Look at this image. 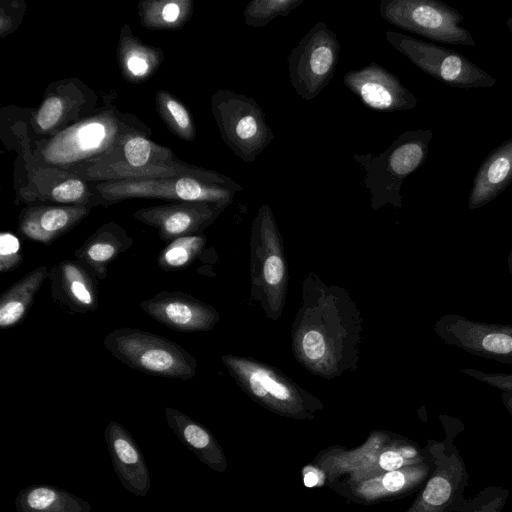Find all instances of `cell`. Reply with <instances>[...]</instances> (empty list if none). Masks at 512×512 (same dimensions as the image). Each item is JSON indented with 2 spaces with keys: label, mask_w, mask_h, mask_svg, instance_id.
<instances>
[{
  "label": "cell",
  "mask_w": 512,
  "mask_h": 512,
  "mask_svg": "<svg viewBox=\"0 0 512 512\" xmlns=\"http://www.w3.org/2000/svg\"><path fill=\"white\" fill-rule=\"evenodd\" d=\"M432 138L431 129L408 130L398 135L378 156L371 153L354 155L364 172L363 183L369 190L372 209L386 204L401 206L402 184L426 161Z\"/></svg>",
  "instance_id": "6da1fadb"
},
{
  "label": "cell",
  "mask_w": 512,
  "mask_h": 512,
  "mask_svg": "<svg viewBox=\"0 0 512 512\" xmlns=\"http://www.w3.org/2000/svg\"><path fill=\"white\" fill-rule=\"evenodd\" d=\"M113 112H103L68 127L49 139L38 152L40 160L60 169L99 161H114L131 133Z\"/></svg>",
  "instance_id": "7a4b0ae2"
},
{
  "label": "cell",
  "mask_w": 512,
  "mask_h": 512,
  "mask_svg": "<svg viewBox=\"0 0 512 512\" xmlns=\"http://www.w3.org/2000/svg\"><path fill=\"white\" fill-rule=\"evenodd\" d=\"M104 347L126 366L158 377L188 380L196 375V359L162 336L122 327L109 332Z\"/></svg>",
  "instance_id": "3957f363"
},
{
  "label": "cell",
  "mask_w": 512,
  "mask_h": 512,
  "mask_svg": "<svg viewBox=\"0 0 512 512\" xmlns=\"http://www.w3.org/2000/svg\"><path fill=\"white\" fill-rule=\"evenodd\" d=\"M95 189L104 203L131 198H153L174 202H207L226 208L244 188L232 178L210 181L193 176L107 181Z\"/></svg>",
  "instance_id": "277c9868"
},
{
  "label": "cell",
  "mask_w": 512,
  "mask_h": 512,
  "mask_svg": "<svg viewBox=\"0 0 512 512\" xmlns=\"http://www.w3.org/2000/svg\"><path fill=\"white\" fill-rule=\"evenodd\" d=\"M211 110L225 144L244 162H253L274 139L265 114L254 98L221 89Z\"/></svg>",
  "instance_id": "5b68a950"
},
{
  "label": "cell",
  "mask_w": 512,
  "mask_h": 512,
  "mask_svg": "<svg viewBox=\"0 0 512 512\" xmlns=\"http://www.w3.org/2000/svg\"><path fill=\"white\" fill-rule=\"evenodd\" d=\"M381 17L407 32L429 40L462 46H476L472 34L460 24L463 15L439 0H381Z\"/></svg>",
  "instance_id": "8992f818"
},
{
  "label": "cell",
  "mask_w": 512,
  "mask_h": 512,
  "mask_svg": "<svg viewBox=\"0 0 512 512\" xmlns=\"http://www.w3.org/2000/svg\"><path fill=\"white\" fill-rule=\"evenodd\" d=\"M387 42L424 73L447 86L460 89L489 88L495 77L459 52L413 38L396 31H386Z\"/></svg>",
  "instance_id": "52a82bcc"
},
{
  "label": "cell",
  "mask_w": 512,
  "mask_h": 512,
  "mask_svg": "<svg viewBox=\"0 0 512 512\" xmlns=\"http://www.w3.org/2000/svg\"><path fill=\"white\" fill-rule=\"evenodd\" d=\"M340 43L325 22H317L288 56L290 82L303 100L316 98L331 81L339 60Z\"/></svg>",
  "instance_id": "ba28073f"
},
{
  "label": "cell",
  "mask_w": 512,
  "mask_h": 512,
  "mask_svg": "<svg viewBox=\"0 0 512 512\" xmlns=\"http://www.w3.org/2000/svg\"><path fill=\"white\" fill-rule=\"evenodd\" d=\"M331 311V310H330ZM323 297L313 307L305 300V308L295 336V348L300 361L322 375L337 372L347 331H341L340 317L330 316Z\"/></svg>",
  "instance_id": "9c48e42d"
},
{
  "label": "cell",
  "mask_w": 512,
  "mask_h": 512,
  "mask_svg": "<svg viewBox=\"0 0 512 512\" xmlns=\"http://www.w3.org/2000/svg\"><path fill=\"white\" fill-rule=\"evenodd\" d=\"M343 83L370 109L402 111L410 110L418 103L396 75L375 62L347 72Z\"/></svg>",
  "instance_id": "30bf717a"
},
{
  "label": "cell",
  "mask_w": 512,
  "mask_h": 512,
  "mask_svg": "<svg viewBox=\"0 0 512 512\" xmlns=\"http://www.w3.org/2000/svg\"><path fill=\"white\" fill-rule=\"evenodd\" d=\"M225 208L207 202H173L142 208L134 217L158 231L169 243L174 239L203 232Z\"/></svg>",
  "instance_id": "8fae6325"
},
{
  "label": "cell",
  "mask_w": 512,
  "mask_h": 512,
  "mask_svg": "<svg viewBox=\"0 0 512 512\" xmlns=\"http://www.w3.org/2000/svg\"><path fill=\"white\" fill-rule=\"evenodd\" d=\"M140 307L152 319L180 332L209 331L219 321L214 307L180 291H161Z\"/></svg>",
  "instance_id": "7c38bea8"
},
{
  "label": "cell",
  "mask_w": 512,
  "mask_h": 512,
  "mask_svg": "<svg viewBox=\"0 0 512 512\" xmlns=\"http://www.w3.org/2000/svg\"><path fill=\"white\" fill-rule=\"evenodd\" d=\"M64 170L84 181L103 180L104 182L178 176H193L210 181H225L230 178L216 171L190 166L179 161L152 164L140 168L130 166L122 160L99 161L74 165Z\"/></svg>",
  "instance_id": "4fadbf2b"
},
{
  "label": "cell",
  "mask_w": 512,
  "mask_h": 512,
  "mask_svg": "<svg viewBox=\"0 0 512 512\" xmlns=\"http://www.w3.org/2000/svg\"><path fill=\"white\" fill-rule=\"evenodd\" d=\"M48 280L53 301L66 310L87 313L98 308V278L77 260L58 262Z\"/></svg>",
  "instance_id": "5bb4252c"
},
{
  "label": "cell",
  "mask_w": 512,
  "mask_h": 512,
  "mask_svg": "<svg viewBox=\"0 0 512 512\" xmlns=\"http://www.w3.org/2000/svg\"><path fill=\"white\" fill-rule=\"evenodd\" d=\"M222 360L238 384L260 400L292 403L298 395L292 381L266 364L232 355Z\"/></svg>",
  "instance_id": "9a60e30c"
},
{
  "label": "cell",
  "mask_w": 512,
  "mask_h": 512,
  "mask_svg": "<svg viewBox=\"0 0 512 512\" xmlns=\"http://www.w3.org/2000/svg\"><path fill=\"white\" fill-rule=\"evenodd\" d=\"M89 211L84 206H29L22 210L18 228L25 238L49 245L81 222Z\"/></svg>",
  "instance_id": "2e32d148"
},
{
  "label": "cell",
  "mask_w": 512,
  "mask_h": 512,
  "mask_svg": "<svg viewBox=\"0 0 512 512\" xmlns=\"http://www.w3.org/2000/svg\"><path fill=\"white\" fill-rule=\"evenodd\" d=\"M133 238L115 222H108L88 237L75 251L76 260L104 280L109 265L131 247Z\"/></svg>",
  "instance_id": "e0dca14e"
},
{
  "label": "cell",
  "mask_w": 512,
  "mask_h": 512,
  "mask_svg": "<svg viewBox=\"0 0 512 512\" xmlns=\"http://www.w3.org/2000/svg\"><path fill=\"white\" fill-rule=\"evenodd\" d=\"M512 183V137L494 148L480 164L472 182L469 208L494 200Z\"/></svg>",
  "instance_id": "ac0fdd59"
},
{
  "label": "cell",
  "mask_w": 512,
  "mask_h": 512,
  "mask_svg": "<svg viewBox=\"0 0 512 512\" xmlns=\"http://www.w3.org/2000/svg\"><path fill=\"white\" fill-rule=\"evenodd\" d=\"M46 266H39L25 274L0 297V328L8 329L17 325L27 314L35 295L48 278Z\"/></svg>",
  "instance_id": "d6986e66"
},
{
  "label": "cell",
  "mask_w": 512,
  "mask_h": 512,
  "mask_svg": "<svg viewBox=\"0 0 512 512\" xmlns=\"http://www.w3.org/2000/svg\"><path fill=\"white\" fill-rule=\"evenodd\" d=\"M118 60L123 74L130 81L143 80L150 76L160 65L161 52L143 45L133 37L128 27L122 30L118 47Z\"/></svg>",
  "instance_id": "ffe728a7"
},
{
  "label": "cell",
  "mask_w": 512,
  "mask_h": 512,
  "mask_svg": "<svg viewBox=\"0 0 512 512\" xmlns=\"http://www.w3.org/2000/svg\"><path fill=\"white\" fill-rule=\"evenodd\" d=\"M193 2L190 0H149L139 4L142 26L149 29H177L190 19Z\"/></svg>",
  "instance_id": "44dd1931"
},
{
  "label": "cell",
  "mask_w": 512,
  "mask_h": 512,
  "mask_svg": "<svg viewBox=\"0 0 512 512\" xmlns=\"http://www.w3.org/2000/svg\"><path fill=\"white\" fill-rule=\"evenodd\" d=\"M116 160H122L137 168L176 161L169 148L156 144L139 134H129L124 139Z\"/></svg>",
  "instance_id": "7402d4cb"
},
{
  "label": "cell",
  "mask_w": 512,
  "mask_h": 512,
  "mask_svg": "<svg viewBox=\"0 0 512 512\" xmlns=\"http://www.w3.org/2000/svg\"><path fill=\"white\" fill-rule=\"evenodd\" d=\"M206 241L203 233L172 240L157 257L159 268L166 272L186 269L200 255Z\"/></svg>",
  "instance_id": "603a6c76"
},
{
  "label": "cell",
  "mask_w": 512,
  "mask_h": 512,
  "mask_svg": "<svg viewBox=\"0 0 512 512\" xmlns=\"http://www.w3.org/2000/svg\"><path fill=\"white\" fill-rule=\"evenodd\" d=\"M159 115L167 127L181 139L192 141L195 138V125L187 108L171 93L159 91L156 95Z\"/></svg>",
  "instance_id": "cb8c5ba5"
},
{
  "label": "cell",
  "mask_w": 512,
  "mask_h": 512,
  "mask_svg": "<svg viewBox=\"0 0 512 512\" xmlns=\"http://www.w3.org/2000/svg\"><path fill=\"white\" fill-rule=\"evenodd\" d=\"M91 196L85 181L68 172L62 180L56 182L55 185L39 198L41 200L69 204L70 206H84L90 208L92 205L96 204V202L91 199Z\"/></svg>",
  "instance_id": "d4e9b609"
},
{
  "label": "cell",
  "mask_w": 512,
  "mask_h": 512,
  "mask_svg": "<svg viewBox=\"0 0 512 512\" xmlns=\"http://www.w3.org/2000/svg\"><path fill=\"white\" fill-rule=\"evenodd\" d=\"M303 0H251L244 8V22L249 27H263L276 17H285Z\"/></svg>",
  "instance_id": "484cf974"
},
{
  "label": "cell",
  "mask_w": 512,
  "mask_h": 512,
  "mask_svg": "<svg viewBox=\"0 0 512 512\" xmlns=\"http://www.w3.org/2000/svg\"><path fill=\"white\" fill-rule=\"evenodd\" d=\"M65 100L57 95L47 97L35 115L37 128L42 132H49L62 121L65 113Z\"/></svg>",
  "instance_id": "4316f807"
},
{
  "label": "cell",
  "mask_w": 512,
  "mask_h": 512,
  "mask_svg": "<svg viewBox=\"0 0 512 512\" xmlns=\"http://www.w3.org/2000/svg\"><path fill=\"white\" fill-rule=\"evenodd\" d=\"M23 262L19 239L11 232L0 235V271L11 272Z\"/></svg>",
  "instance_id": "83f0119b"
},
{
  "label": "cell",
  "mask_w": 512,
  "mask_h": 512,
  "mask_svg": "<svg viewBox=\"0 0 512 512\" xmlns=\"http://www.w3.org/2000/svg\"><path fill=\"white\" fill-rule=\"evenodd\" d=\"M451 494V486L443 477L431 479L424 492L423 499L430 505H441L448 500Z\"/></svg>",
  "instance_id": "f1b7e54d"
},
{
  "label": "cell",
  "mask_w": 512,
  "mask_h": 512,
  "mask_svg": "<svg viewBox=\"0 0 512 512\" xmlns=\"http://www.w3.org/2000/svg\"><path fill=\"white\" fill-rule=\"evenodd\" d=\"M58 500L55 490L48 487H37L30 490L26 497L27 506L36 512L48 510Z\"/></svg>",
  "instance_id": "f546056e"
},
{
  "label": "cell",
  "mask_w": 512,
  "mask_h": 512,
  "mask_svg": "<svg viewBox=\"0 0 512 512\" xmlns=\"http://www.w3.org/2000/svg\"><path fill=\"white\" fill-rule=\"evenodd\" d=\"M482 345L492 353L507 354L512 351V338L506 334L492 333L483 339Z\"/></svg>",
  "instance_id": "4dcf8cb0"
},
{
  "label": "cell",
  "mask_w": 512,
  "mask_h": 512,
  "mask_svg": "<svg viewBox=\"0 0 512 512\" xmlns=\"http://www.w3.org/2000/svg\"><path fill=\"white\" fill-rule=\"evenodd\" d=\"M403 457L399 452L386 451L379 458L380 466L386 471H395L403 464Z\"/></svg>",
  "instance_id": "1f68e13d"
},
{
  "label": "cell",
  "mask_w": 512,
  "mask_h": 512,
  "mask_svg": "<svg viewBox=\"0 0 512 512\" xmlns=\"http://www.w3.org/2000/svg\"><path fill=\"white\" fill-rule=\"evenodd\" d=\"M382 484L385 490L389 492H396L404 486L405 476L400 471H390L384 475Z\"/></svg>",
  "instance_id": "d6a6232c"
},
{
  "label": "cell",
  "mask_w": 512,
  "mask_h": 512,
  "mask_svg": "<svg viewBox=\"0 0 512 512\" xmlns=\"http://www.w3.org/2000/svg\"><path fill=\"white\" fill-rule=\"evenodd\" d=\"M318 476L314 471L307 472L304 476V484L306 487H313L318 483Z\"/></svg>",
  "instance_id": "836d02e7"
},
{
  "label": "cell",
  "mask_w": 512,
  "mask_h": 512,
  "mask_svg": "<svg viewBox=\"0 0 512 512\" xmlns=\"http://www.w3.org/2000/svg\"><path fill=\"white\" fill-rule=\"evenodd\" d=\"M399 453L404 458H413L416 456V450L412 447H403L399 450Z\"/></svg>",
  "instance_id": "e575fe53"
},
{
  "label": "cell",
  "mask_w": 512,
  "mask_h": 512,
  "mask_svg": "<svg viewBox=\"0 0 512 512\" xmlns=\"http://www.w3.org/2000/svg\"><path fill=\"white\" fill-rule=\"evenodd\" d=\"M506 25H507L509 31L512 33V17L507 19Z\"/></svg>",
  "instance_id": "d590c367"
}]
</instances>
